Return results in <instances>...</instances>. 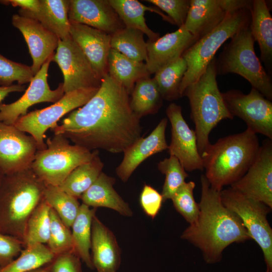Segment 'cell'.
<instances>
[{"instance_id": "obj_1", "label": "cell", "mask_w": 272, "mask_h": 272, "mask_svg": "<svg viewBox=\"0 0 272 272\" xmlns=\"http://www.w3.org/2000/svg\"><path fill=\"white\" fill-rule=\"evenodd\" d=\"M129 103L125 88L107 74L90 100L51 129L90 151L123 152L142 137L141 118Z\"/></svg>"}, {"instance_id": "obj_2", "label": "cell", "mask_w": 272, "mask_h": 272, "mask_svg": "<svg viewBox=\"0 0 272 272\" xmlns=\"http://www.w3.org/2000/svg\"><path fill=\"white\" fill-rule=\"evenodd\" d=\"M200 184L198 217L181 238L198 248L206 263L214 264L221 260L228 246L251 238L240 218L223 203L221 191L211 186L205 174L200 176Z\"/></svg>"}, {"instance_id": "obj_3", "label": "cell", "mask_w": 272, "mask_h": 272, "mask_svg": "<svg viewBox=\"0 0 272 272\" xmlns=\"http://www.w3.org/2000/svg\"><path fill=\"white\" fill-rule=\"evenodd\" d=\"M259 147L256 134L247 128L210 144L201 156L211 186L221 191L240 179L254 161Z\"/></svg>"}, {"instance_id": "obj_4", "label": "cell", "mask_w": 272, "mask_h": 272, "mask_svg": "<svg viewBox=\"0 0 272 272\" xmlns=\"http://www.w3.org/2000/svg\"><path fill=\"white\" fill-rule=\"evenodd\" d=\"M45 187L31 168L4 175L0 186V233L23 243L27 221L43 199Z\"/></svg>"}, {"instance_id": "obj_5", "label": "cell", "mask_w": 272, "mask_h": 272, "mask_svg": "<svg viewBox=\"0 0 272 272\" xmlns=\"http://www.w3.org/2000/svg\"><path fill=\"white\" fill-rule=\"evenodd\" d=\"M216 61L214 57L199 78L183 93L189 102L190 116L195 124L197 147L200 156L211 144L209 135L212 129L221 120L234 117L218 88Z\"/></svg>"}, {"instance_id": "obj_6", "label": "cell", "mask_w": 272, "mask_h": 272, "mask_svg": "<svg viewBox=\"0 0 272 272\" xmlns=\"http://www.w3.org/2000/svg\"><path fill=\"white\" fill-rule=\"evenodd\" d=\"M254 42L249 26L236 33L216 58L217 74L239 75L247 80L252 88L271 101V79L255 53Z\"/></svg>"}, {"instance_id": "obj_7", "label": "cell", "mask_w": 272, "mask_h": 272, "mask_svg": "<svg viewBox=\"0 0 272 272\" xmlns=\"http://www.w3.org/2000/svg\"><path fill=\"white\" fill-rule=\"evenodd\" d=\"M250 19V9L229 13L215 29L184 51L182 56L187 63V69L179 88L181 97L185 89L203 73L223 44L240 30L248 27Z\"/></svg>"}, {"instance_id": "obj_8", "label": "cell", "mask_w": 272, "mask_h": 272, "mask_svg": "<svg viewBox=\"0 0 272 272\" xmlns=\"http://www.w3.org/2000/svg\"><path fill=\"white\" fill-rule=\"evenodd\" d=\"M45 144V149L37 151L31 168L47 185H60L76 168L90 161L98 151L71 145L61 134H54Z\"/></svg>"}, {"instance_id": "obj_9", "label": "cell", "mask_w": 272, "mask_h": 272, "mask_svg": "<svg viewBox=\"0 0 272 272\" xmlns=\"http://www.w3.org/2000/svg\"><path fill=\"white\" fill-rule=\"evenodd\" d=\"M221 198L224 205L240 218L250 238L260 247L265 272H272V229L267 219L271 209L231 187L222 189Z\"/></svg>"}, {"instance_id": "obj_10", "label": "cell", "mask_w": 272, "mask_h": 272, "mask_svg": "<svg viewBox=\"0 0 272 272\" xmlns=\"http://www.w3.org/2000/svg\"><path fill=\"white\" fill-rule=\"evenodd\" d=\"M99 89H81L64 94L60 100L51 106L20 116L14 125L35 139L38 150H43L46 148L44 141L46 130L57 124V121L65 114L84 105Z\"/></svg>"}, {"instance_id": "obj_11", "label": "cell", "mask_w": 272, "mask_h": 272, "mask_svg": "<svg viewBox=\"0 0 272 272\" xmlns=\"http://www.w3.org/2000/svg\"><path fill=\"white\" fill-rule=\"evenodd\" d=\"M52 61L55 62L63 76L64 94L85 88H99L102 79L71 36L58 40Z\"/></svg>"}, {"instance_id": "obj_12", "label": "cell", "mask_w": 272, "mask_h": 272, "mask_svg": "<svg viewBox=\"0 0 272 272\" xmlns=\"http://www.w3.org/2000/svg\"><path fill=\"white\" fill-rule=\"evenodd\" d=\"M225 104L234 117L246 124L247 128L272 140V103L258 90L252 88L245 94L240 90L222 93Z\"/></svg>"}, {"instance_id": "obj_13", "label": "cell", "mask_w": 272, "mask_h": 272, "mask_svg": "<svg viewBox=\"0 0 272 272\" xmlns=\"http://www.w3.org/2000/svg\"><path fill=\"white\" fill-rule=\"evenodd\" d=\"M232 189L272 209V140H264L246 173Z\"/></svg>"}, {"instance_id": "obj_14", "label": "cell", "mask_w": 272, "mask_h": 272, "mask_svg": "<svg viewBox=\"0 0 272 272\" xmlns=\"http://www.w3.org/2000/svg\"><path fill=\"white\" fill-rule=\"evenodd\" d=\"M37 150L32 136L0 121V169L4 175L31 168Z\"/></svg>"}, {"instance_id": "obj_15", "label": "cell", "mask_w": 272, "mask_h": 272, "mask_svg": "<svg viewBox=\"0 0 272 272\" xmlns=\"http://www.w3.org/2000/svg\"><path fill=\"white\" fill-rule=\"evenodd\" d=\"M53 57V56H52ZM49 58L33 77L23 96L10 104H0V121L14 125L17 119L27 114L32 105L42 102L55 103L64 95L63 84L55 90L50 89L47 82L48 70L52 61Z\"/></svg>"}, {"instance_id": "obj_16", "label": "cell", "mask_w": 272, "mask_h": 272, "mask_svg": "<svg viewBox=\"0 0 272 272\" xmlns=\"http://www.w3.org/2000/svg\"><path fill=\"white\" fill-rule=\"evenodd\" d=\"M166 113L171 125V140L168 148L169 155L177 158L186 171L203 170L202 159L198 151L195 131L189 127L184 119L181 107L171 103Z\"/></svg>"}, {"instance_id": "obj_17", "label": "cell", "mask_w": 272, "mask_h": 272, "mask_svg": "<svg viewBox=\"0 0 272 272\" xmlns=\"http://www.w3.org/2000/svg\"><path fill=\"white\" fill-rule=\"evenodd\" d=\"M13 25L22 34L32 58L31 70L35 76L42 65L54 54L58 45V37L39 21L14 14Z\"/></svg>"}, {"instance_id": "obj_18", "label": "cell", "mask_w": 272, "mask_h": 272, "mask_svg": "<svg viewBox=\"0 0 272 272\" xmlns=\"http://www.w3.org/2000/svg\"><path fill=\"white\" fill-rule=\"evenodd\" d=\"M68 17L111 35L125 27L109 0H70Z\"/></svg>"}, {"instance_id": "obj_19", "label": "cell", "mask_w": 272, "mask_h": 272, "mask_svg": "<svg viewBox=\"0 0 272 272\" xmlns=\"http://www.w3.org/2000/svg\"><path fill=\"white\" fill-rule=\"evenodd\" d=\"M196 40L182 26L155 41L147 42L146 64L150 75L181 57L184 51Z\"/></svg>"}, {"instance_id": "obj_20", "label": "cell", "mask_w": 272, "mask_h": 272, "mask_svg": "<svg viewBox=\"0 0 272 272\" xmlns=\"http://www.w3.org/2000/svg\"><path fill=\"white\" fill-rule=\"evenodd\" d=\"M70 34L101 78L108 74L111 35L101 30L70 22Z\"/></svg>"}, {"instance_id": "obj_21", "label": "cell", "mask_w": 272, "mask_h": 272, "mask_svg": "<svg viewBox=\"0 0 272 272\" xmlns=\"http://www.w3.org/2000/svg\"><path fill=\"white\" fill-rule=\"evenodd\" d=\"M167 123V119L163 118L148 136L140 138L123 152V158L116 169V173L121 181L126 182L147 158L168 149L165 136Z\"/></svg>"}, {"instance_id": "obj_22", "label": "cell", "mask_w": 272, "mask_h": 272, "mask_svg": "<svg viewBox=\"0 0 272 272\" xmlns=\"http://www.w3.org/2000/svg\"><path fill=\"white\" fill-rule=\"evenodd\" d=\"M92 261L97 271L116 272L121 262V250L112 232L96 217L92 223Z\"/></svg>"}, {"instance_id": "obj_23", "label": "cell", "mask_w": 272, "mask_h": 272, "mask_svg": "<svg viewBox=\"0 0 272 272\" xmlns=\"http://www.w3.org/2000/svg\"><path fill=\"white\" fill-rule=\"evenodd\" d=\"M229 13L226 0H190L183 26L197 41L219 25Z\"/></svg>"}, {"instance_id": "obj_24", "label": "cell", "mask_w": 272, "mask_h": 272, "mask_svg": "<svg viewBox=\"0 0 272 272\" xmlns=\"http://www.w3.org/2000/svg\"><path fill=\"white\" fill-rule=\"evenodd\" d=\"M69 5L70 0H39L35 12L20 9L18 14L39 21L59 39L63 40L71 36Z\"/></svg>"}, {"instance_id": "obj_25", "label": "cell", "mask_w": 272, "mask_h": 272, "mask_svg": "<svg viewBox=\"0 0 272 272\" xmlns=\"http://www.w3.org/2000/svg\"><path fill=\"white\" fill-rule=\"evenodd\" d=\"M115 179L102 172L94 183L82 194L83 203L96 208L105 207L117 212L126 217H131L133 212L128 204L114 188Z\"/></svg>"}, {"instance_id": "obj_26", "label": "cell", "mask_w": 272, "mask_h": 272, "mask_svg": "<svg viewBox=\"0 0 272 272\" xmlns=\"http://www.w3.org/2000/svg\"><path fill=\"white\" fill-rule=\"evenodd\" d=\"M251 19L249 29L260 51V58L271 74L272 17L267 2L264 0H253L250 9Z\"/></svg>"}, {"instance_id": "obj_27", "label": "cell", "mask_w": 272, "mask_h": 272, "mask_svg": "<svg viewBox=\"0 0 272 272\" xmlns=\"http://www.w3.org/2000/svg\"><path fill=\"white\" fill-rule=\"evenodd\" d=\"M125 27L140 30L150 41H155L160 35L149 28L146 23L145 13L150 11L157 13L166 21L173 24L172 21L159 9L147 7L137 0H109Z\"/></svg>"}, {"instance_id": "obj_28", "label": "cell", "mask_w": 272, "mask_h": 272, "mask_svg": "<svg viewBox=\"0 0 272 272\" xmlns=\"http://www.w3.org/2000/svg\"><path fill=\"white\" fill-rule=\"evenodd\" d=\"M108 74L123 86L129 95L138 80L150 76L145 63L133 60L112 48L108 57Z\"/></svg>"}, {"instance_id": "obj_29", "label": "cell", "mask_w": 272, "mask_h": 272, "mask_svg": "<svg viewBox=\"0 0 272 272\" xmlns=\"http://www.w3.org/2000/svg\"><path fill=\"white\" fill-rule=\"evenodd\" d=\"M96 209L82 203L72 226L73 251L90 269H94L91 249L92 223Z\"/></svg>"}, {"instance_id": "obj_30", "label": "cell", "mask_w": 272, "mask_h": 272, "mask_svg": "<svg viewBox=\"0 0 272 272\" xmlns=\"http://www.w3.org/2000/svg\"><path fill=\"white\" fill-rule=\"evenodd\" d=\"M130 98L132 111L140 118L157 113L163 104V98L153 78L145 77L138 80Z\"/></svg>"}, {"instance_id": "obj_31", "label": "cell", "mask_w": 272, "mask_h": 272, "mask_svg": "<svg viewBox=\"0 0 272 272\" xmlns=\"http://www.w3.org/2000/svg\"><path fill=\"white\" fill-rule=\"evenodd\" d=\"M103 167L98 151L90 161L76 168L59 187L69 194L80 198L98 178Z\"/></svg>"}, {"instance_id": "obj_32", "label": "cell", "mask_w": 272, "mask_h": 272, "mask_svg": "<svg viewBox=\"0 0 272 272\" xmlns=\"http://www.w3.org/2000/svg\"><path fill=\"white\" fill-rule=\"evenodd\" d=\"M140 30L124 27L111 35V48L135 61L147 59V42Z\"/></svg>"}, {"instance_id": "obj_33", "label": "cell", "mask_w": 272, "mask_h": 272, "mask_svg": "<svg viewBox=\"0 0 272 272\" xmlns=\"http://www.w3.org/2000/svg\"><path fill=\"white\" fill-rule=\"evenodd\" d=\"M187 69V63L181 56L155 74L153 79L163 99L172 101L181 97L179 88Z\"/></svg>"}, {"instance_id": "obj_34", "label": "cell", "mask_w": 272, "mask_h": 272, "mask_svg": "<svg viewBox=\"0 0 272 272\" xmlns=\"http://www.w3.org/2000/svg\"><path fill=\"white\" fill-rule=\"evenodd\" d=\"M55 256L45 244L28 246L11 263L1 267L0 272H28L49 264Z\"/></svg>"}, {"instance_id": "obj_35", "label": "cell", "mask_w": 272, "mask_h": 272, "mask_svg": "<svg viewBox=\"0 0 272 272\" xmlns=\"http://www.w3.org/2000/svg\"><path fill=\"white\" fill-rule=\"evenodd\" d=\"M50 209L43 198L33 212L26 226L23 240L24 247L47 243L50 233Z\"/></svg>"}, {"instance_id": "obj_36", "label": "cell", "mask_w": 272, "mask_h": 272, "mask_svg": "<svg viewBox=\"0 0 272 272\" xmlns=\"http://www.w3.org/2000/svg\"><path fill=\"white\" fill-rule=\"evenodd\" d=\"M44 199L71 228L80 210L81 205L78 199L66 193L59 186L46 185Z\"/></svg>"}, {"instance_id": "obj_37", "label": "cell", "mask_w": 272, "mask_h": 272, "mask_svg": "<svg viewBox=\"0 0 272 272\" xmlns=\"http://www.w3.org/2000/svg\"><path fill=\"white\" fill-rule=\"evenodd\" d=\"M159 170L165 175L161 195L163 201L171 199L177 189L185 182L188 174L175 157L170 155L158 164Z\"/></svg>"}, {"instance_id": "obj_38", "label": "cell", "mask_w": 272, "mask_h": 272, "mask_svg": "<svg viewBox=\"0 0 272 272\" xmlns=\"http://www.w3.org/2000/svg\"><path fill=\"white\" fill-rule=\"evenodd\" d=\"M50 233L47 246L55 255L73 251L72 231L51 208L50 211Z\"/></svg>"}, {"instance_id": "obj_39", "label": "cell", "mask_w": 272, "mask_h": 272, "mask_svg": "<svg viewBox=\"0 0 272 272\" xmlns=\"http://www.w3.org/2000/svg\"><path fill=\"white\" fill-rule=\"evenodd\" d=\"M195 186L193 181L185 182L171 198L175 210L189 224L195 221L199 214L198 205L193 195Z\"/></svg>"}, {"instance_id": "obj_40", "label": "cell", "mask_w": 272, "mask_h": 272, "mask_svg": "<svg viewBox=\"0 0 272 272\" xmlns=\"http://www.w3.org/2000/svg\"><path fill=\"white\" fill-rule=\"evenodd\" d=\"M34 76L31 66L12 61L0 54V85L10 86L14 82L24 85Z\"/></svg>"}, {"instance_id": "obj_41", "label": "cell", "mask_w": 272, "mask_h": 272, "mask_svg": "<svg viewBox=\"0 0 272 272\" xmlns=\"http://www.w3.org/2000/svg\"><path fill=\"white\" fill-rule=\"evenodd\" d=\"M165 12L178 28L184 25L190 7V0L145 1Z\"/></svg>"}, {"instance_id": "obj_42", "label": "cell", "mask_w": 272, "mask_h": 272, "mask_svg": "<svg viewBox=\"0 0 272 272\" xmlns=\"http://www.w3.org/2000/svg\"><path fill=\"white\" fill-rule=\"evenodd\" d=\"M163 202L161 193L151 186L145 184L140 196V203L144 213L152 219L159 213Z\"/></svg>"}, {"instance_id": "obj_43", "label": "cell", "mask_w": 272, "mask_h": 272, "mask_svg": "<svg viewBox=\"0 0 272 272\" xmlns=\"http://www.w3.org/2000/svg\"><path fill=\"white\" fill-rule=\"evenodd\" d=\"M24 247L22 241L13 236L0 233V268L17 257Z\"/></svg>"}, {"instance_id": "obj_44", "label": "cell", "mask_w": 272, "mask_h": 272, "mask_svg": "<svg viewBox=\"0 0 272 272\" xmlns=\"http://www.w3.org/2000/svg\"><path fill=\"white\" fill-rule=\"evenodd\" d=\"M81 260L70 251L55 255L48 266L51 272H82Z\"/></svg>"}, {"instance_id": "obj_45", "label": "cell", "mask_w": 272, "mask_h": 272, "mask_svg": "<svg viewBox=\"0 0 272 272\" xmlns=\"http://www.w3.org/2000/svg\"><path fill=\"white\" fill-rule=\"evenodd\" d=\"M0 3L7 5H11L13 7H19L20 9L29 12H34L38 8L39 0H5L0 1Z\"/></svg>"}, {"instance_id": "obj_46", "label": "cell", "mask_w": 272, "mask_h": 272, "mask_svg": "<svg viewBox=\"0 0 272 272\" xmlns=\"http://www.w3.org/2000/svg\"><path fill=\"white\" fill-rule=\"evenodd\" d=\"M25 90V85L13 84L11 86L5 87L0 86V104L2 101L11 93L21 92Z\"/></svg>"}, {"instance_id": "obj_47", "label": "cell", "mask_w": 272, "mask_h": 272, "mask_svg": "<svg viewBox=\"0 0 272 272\" xmlns=\"http://www.w3.org/2000/svg\"><path fill=\"white\" fill-rule=\"evenodd\" d=\"M28 272H51V271L50 270L48 264L45 266L33 269Z\"/></svg>"}, {"instance_id": "obj_48", "label": "cell", "mask_w": 272, "mask_h": 272, "mask_svg": "<svg viewBox=\"0 0 272 272\" xmlns=\"http://www.w3.org/2000/svg\"><path fill=\"white\" fill-rule=\"evenodd\" d=\"M4 176V174L0 169V186Z\"/></svg>"}, {"instance_id": "obj_49", "label": "cell", "mask_w": 272, "mask_h": 272, "mask_svg": "<svg viewBox=\"0 0 272 272\" xmlns=\"http://www.w3.org/2000/svg\"><path fill=\"white\" fill-rule=\"evenodd\" d=\"M97 272H103V271H97Z\"/></svg>"}]
</instances>
